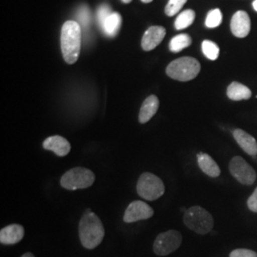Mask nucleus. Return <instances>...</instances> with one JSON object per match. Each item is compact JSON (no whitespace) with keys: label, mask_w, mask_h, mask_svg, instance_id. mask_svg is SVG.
Returning <instances> with one entry per match:
<instances>
[{"label":"nucleus","mask_w":257,"mask_h":257,"mask_svg":"<svg viewBox=\"0 0 257 257\" xmlns=\"http://www.w3.org/2000/svg\"><path fill=\"white\" fill-rule=\"evenodd\" d=\"M79 238L83 247L93 249L101 244L105 230L99 217L90 210H87L79 221Z\"/></svg>","instance_id":"nucleus-1"},{"label":"nucleus","mask_w":257,"mask_h":257,"mask_svg":"<svg viewBox=\"0 0 257 257\" xmlns=\"http://www.w3.org/2000/svg\"><path fill=\"white\" fill-rule=\"evenodd\" d=\"M60 43L65 61L68 64L75 63L81 49V28L77 22L72 20L65 22L61 30Z\"/></svg>","instance_id":"nucleus-2"},{"label":"nucleus","mask_w":257,"mask_h":257,"mask_svg":"<svg viewBox=\"0 0 257 257\" xmlns=\"http://www.w3.org/2000/svg\"><path fill=\"white\" fill-rule=\"evenodd\" d=\"M200 63L193 57H181L171 62L166 69L169 77L178 81H190L194 79L200 72Z\"/></svg>","instance_id":"nucleus-3"},{"label":"nucleus","mask_w":257,"mask_h":257,"mask_svg":"<svg viewBox=\"0 0 257 257\" xmlns=\"http://www.w3.org/2000/svg\"><path fill=\"white\" fill-rule=\"evenodd\" d=\"M184 224L198 234H207L213 228L211 213L200 206H193L184 213Z\"/></svg>","instance_id":"nucleus-4"},{"label":"nucleus","mask_w":257,"mask_h":257,"mask_svg":"<svg viewBox=\"0 0 257 257\" xmlns=\"http://www.w3.org/2000/svg\"><path fill=\"white\" fill-rule=\"evenodd\" d=\"M95 175L91 170L76 167L69 170L62 175L60 179V185L69 191L82 190L91 187L94 183Z\"/></svg>","instance_id":"nucleus-5"},{"label":"nucleus","mask_w":257,"mask_h":257,"mask_svg":"<svg viewBox=\"0 0 257 257\" xmlns=\"http://www.w3.org/2000/svg\"><path fill=\"white\" fill-rule=\"evenodd\" d=\"M137 191L138 195L148 201H154L165 193V185L156 175L144 173L139 176Z\"/></svg>","instance_id":"nucleus-6"},{"label":"nucleus","mask_w":257,"mask_h":257,"mask_svg":"<svg viewBox=\"0 0 257 257\" xmlns=\"http://www.w3.org/2000/svg\"><path fill=\"white\" fill-rule=\"evenodd\" d=\"M182 243V235L178 230H170L157 235L154 243V252L166 256L175 251Z\"/></svg>","instance_id":"nucleus-7"},{"label":"nucleus","mask_w":257,"mask_h":257,"mask_svg":"<svg viewBox=\"0 0 257 257\" xmlns=\"http://www.w3.org/2000/svg\"><path fill=\"white\" fill-rule=\"evenodd\" d=\"M230 174L241 184L251 185L256 179L254 169L241 156H234L229 165Z\"/></svg>","instance_id":"nucleus-8"},{"label":"nucleus","mask_w":257,"mask_h":257,"mask_svg":"<svg viewBox=\"0 0 257 257\" xmlns=\"http://www.w3.org/2000/svg\"><path fill=\"white\" fill-rule=\"evenodd\" d=\"M155 211L147 203L137 200L131 203L125 211L123 220L126 223H134L140 220H147L154 215Z\"/></svg>","instance_id":"nucleus-9"},{"label":"nucleus","mask_w":257,"mask_h":257,"mask_svg":"<svg viewBox=\"0 0 257 257\" xmlns=\"http://www.w3.org/2000/svg\"><path fill=\"white\" fill-rule=\"evenodd\" d=\"M230 31L233 36L238 38L247 37L250 31V19L244 11L236 12L230 20Z\"/></svg>","instance_id":"nucleus-10"},{"label":"nucleus","mask_w":257,"mask_h":257,"mask_svg":"<svg viewBox=\"0 0 257 257\" xmlns=\"http://www.w3.org/2000/svg\"><path fill=\"white\" fill-rule=\"evenodd\" d=\"M166 36L165 28L153 26L145 32L142 38V48L144 51H152L158 46Z\"/></svg>","instance_id":"nucleus-11"},{"label":"nucleus","mask_w":257,"mask_h":257,"mask_svg":"<svg viewBox=\"0 0 257 257\" xmlns=\"http://www.w3.org/2000/svg\"><path fill=\"white\" fill-rule=\"evenodd\" d=\"M25 234L24 228L19 224H12L0 230V242L3 245H16Z\"/></svg>","instance_id":"nucleus-12"},{"label":"nucleus","mask_w":257,"mask_h":257,"mask_svg":"<svg viewBox=\"0 0 257 257\" xmlns=\"http://www.w3.org/2000/svg\"><path fill=\"white\" fill-rule=\"evenodd\" d=\"M43 148L54 152L57 156H66L71 151V144L63 137L53 136L44 140Z\"/></svg>","instance_id":"nucleus-13"},{"label":"nucleus","mask_w":257,"mask_h":257,"mask_svg":"<svg viewBox=\"0 0 257 257\" xmlns=\"http://www.w3.org/2000/svg\"><path fill=\"white\" fill-rule=\"evenodd\" d=\"M232 136L236 140L239 147L249 156H256L257 142L255 138L248 135L241 128H236L232 132Z\"/></svg>","instance_id":"nucleus-14"},{"label":"nucleus","mask_w":257,"mask_h":257,"mask_svg":"<svg viewBox=\"0 0 257 257\" xmlns=\"http://www.w3.org/2000/svg\"><path fill=\"white\" fill-rule=\"evenodd\" d=\"M159 107V100L156 95H150L143 102L140 111H139V122L141 124H145L153 118L156 113Z\"/></svg>","instance_id":"nucleus-15"},{"label":"nucleus","mask_w":257,"mask_h":257,"mask_svg":"<svg viewBox=\"0 0 257 257\" xmlns=\"http://www.w3.org/2000/svg\"><path fill=\"white\" fill-rule=\"evenodd\" d=\"M197 162L200 170L204 174L211 177H217L220 175V168L211 156L204 153L197 155Z\"/></svg>","instance_id":"nucleus-16"},{"label":"nucleus","mask_w":257,"mask_h":257,"mask_svg":"<svg viewBox=\"0 0 257 257\" xmlns=\"http://www.w3.org/2000/svg\"><path fill=\"white\" fill-rule=\"evenodd\" d=\"M228 97L233 101L247 100L251 96V91L247 86L239 82L230 83L227 89Z\"/></svg>","instance_id":"nucleus-17"},{"label":"nucleus","mask_w":257,"mask_h":257,"mask_svg":"<svg viewBox=\"0 0 257 257\" xmlns=\"http://www.w3.org/2000/svg\"><path fill=\"white\" fill-rule=\"evenodd\" d=\"M121 22H122V19L119 14L112 13L108 17V19L105 20L102 26V30L107 36L114 37L119 32Z\"/></svg>","instance_id":"nucleus-18"},{"label":"nucleus","mask_w":257,"mask_h":257,"mask_svg":"<svg viewBox=\"0 0 257 257\" xmlns=\"http://www.w3.org/2000/svg\"><path fill=\"white\" fill-rule=\"evenodd\" d=\"M192 44V38L190 36L182 34L174 37L170 42V50L173 53H178L184 50L185 48H188Z\"/></svg>","instance_id":"nucleus-19"},{"label":"nucleus","mask_w":257,"mask_h":257,"mask_svg":"<svg viewBox=\"0 0 257 257\" xmlns=\"http://www.w3.org/2000/svg\"><path fill=\"white\" fill-rule=\"evenodd\" d=\"M195 19V13L193 10H186L175 19V27L176 30H183L193 24Z\"/></svg>","instance_id":"nucleus-20"},{"label":"nucleus","mask_w":257,"mask_h":257,"mask_svg":"<svg viewBox=\"0 0 257 257\" xmlns=\"http://www.w3.org/2000/svg\"><path fill=\"white\" fill-rule=\"evenodd\" d=\"M202 52L208 59L216 60L219 56V47L211 40H205L202 42Z\"/></svg>","instance_id":"nucleus-21"},{"label":"nucleus","mask_w":257,"mask_h":257,"mask_svg":"<svg viewBox=\"0 0 257 257\" xmlns=\"http://www.w3.org/2000/svg\"><path fill=\"white\" fill-rule=\"evenodd\" d=\"M222 22V13L219 9H214L211 11L206 19V26L208 28L218 27Z\"/></svg>","instance_id":"nucleus-22"},{"label":"nucleus","mask_w":257,"mask_h":257,"mask_svg":"<svg viewBox=\"0 0 257 257\" xmlns=\"http://www.w3.org/2000/svg\"><path fill=\"white\" fill-rule=\"evenodd\" d=\"M188 0H170L165 8L166 15L168 17H174L182 9Z\"/></svg>","instance_id":"nucleus-23"},{"label":"nucleus","mask_w":257,"mask_h":257,"mask_svg":"<svg viewBox=\"0 0 257 257\" xmlns=\"http://www.w3.org/2000/svg\"><path fill=\"white\" fill-rule=\"evenodd\" d=\"M77 19L80 22V25L83 28H86L91 20V14H90V10L86 6L80 7L78 12H77Z\"/></svg>","instance_id":"nucleus-24"},{"label":"nucleus","mask_w":257,"mask_h":257,"mask_svg":"<svg viewBox=\"0 0 257 257\" xmlns=\"http://www.w3.org/2000/svg\"><path fill=\"white\" fill-rule=\"evenodd\" d=\"M110 15V9L109 6L107 5H102L100 8L97 10V14H96V18H97V22L99 24V26L102 28L105 20L108 19V17Z\"/></svg>","instance_id":"nucleus-25"},{"label":"nucleus","mask_w":257,"mask_h":257,"mask_svg":"<svg viewBox=\"0 0 257 257\" xmlns=\"http://www.w3.org/2000/svg\"><path fill=\"white\" fill-rule=\"evenodd\" d=\"M230 257H257V252L248 248H237L230 252Z\"/></svg>","instance_id":"nucleus-26"},{"label":"nucleus","mask_w":257,"mask_h":257,"mask_svg":"<svg viewBox=\"0 0 257 257\" xmlns=\"http://www.w3.org/2000/svg\"><path fill=\"white\" fill-rule=\"evenodd\" d=\"M248 207L250 211L257 212V188L253 193L248 197Z\"/></svg>","instance_id":"nucleus-27"},{"label":"nucleus","mask_w":257,"mask_h":257,"mask_svg":"<svg viewBox=\"0 0 257 257\" xmlns=\"http://www.w3.org/2000/svg\"><path fill=\"white\" fill-rule=\"evenodd\" d=\"M21 257H36L32 252H26V253H24L23 255Z\"/></svg>","instance_id":"nucleus-28"},{"label":"nucleus","mask_w":257,"mask_h":257,"mask_svg":"<svg viewBox=\"0 0 257 257\" xmlns=\"http://www.w3.org/2000/svg\"><path fill=\"white\" fill-rule=\"evenodd\" d=\"M252 7H253L254 11H256L257 12V0H254V1L252 2Z\"/></svg>","instance_id":"nucleus-29"},{"label":"nucleus","mask_w":257,"mask_h":257,"mask_svg":"<svg viewBox=\"0 0 257 257\" xmlns=\"http://www.w3.org/2000/svg\"><path fill=\"white\" fill-rule=\"evenodd\" d=\"M142 2H144V3H150V2H152L153 0H141Z\"/></svg>","instance_id":"nucleus-30"},{"label":"nucleus","mask_w":257,"mask_h":257,"mask_svg":"<svg viewBox=\"0 0 257 257\" xmlns=\"http://www.w3.org/2000/svg\"><path fill=\"white\" fill-rule=\"evenodd\" d=\"M124 3H130L132 0H122Z\"/></svg>","instance_id":"nucleus-31"}]
</instances>
